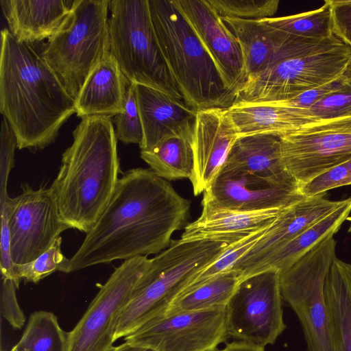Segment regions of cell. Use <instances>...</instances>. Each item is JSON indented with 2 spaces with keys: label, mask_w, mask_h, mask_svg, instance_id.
<instances>
[{
  "label": "cell",
  "mask_w": 351,
  "mask_h": 351,
  "mask_svg": "<svg viewBox=\"0 0 351 351\" xmlns=\"http://www.w3.org/2000/svg\"><path fill=\"white\" fill-rule=\"evenodd\" d=\"M189 208L190 202L150 168L122 173L108 205L69 258L64 272L159 254L170 245Z\"/></svg>",
  "instance_id": "6da1fadb"
},
{
  "label": "cell",
  "mask_w": 351,
  "mask_h": 351,
  "mask_svg": "<svg viewBox=\"0 0 351 351\" xmlns=\"http://www.w3.org/2000/svg\"><path fill=\"white\" fill-rule=\"evenodd\" d=\"M45 43L17 40L1 31L0 112L16 134L18 148L43 149L76 112L75 101L47 62Z\"/></svg>",
  "instance_id": "7a4b0ae2"
},
{
  "label": "cell",
  "mask_w": 351,
  "mask_h": 351,
  "mask_svg": "<svg viewBox=\"0 0 351 351\" xmlns=\"http://www.w3.org/2000/svg\"><path fill=\"white\" fill-rule=\"evenodd\" d=\"M110 118L82 119L51 185L64 221L85 233L104 210L119 179L117 138Z\"/></svg>",
  "instance_id": "3957f363"
},
{
  "label": "cell",
  "mask_w": 351,
  "mask_h": 351,
  "mask_svg": "<svg viewBox=\"0 0 351 351\" xmlns=\"http://www.w3.org/2000/svg\"><path fill=\"white\" fill-rule=\"evenodd\" d=\"M154 32L185 104L195 111L228 108L236 95L172 0H149Z\"/></svg>",
  "instance_id": "277c9868"
},
{
  "label": "cell",
  "mask_w": 351,
  "mask_h": 351,
  "mask_svg": "<svg viewBox=\"0 0 351 351\" xmlns=\"http://www.w3.org/2000/svg\"><path fill=\"white\" fill-rule=\"evenodd\" d=\"M232 243L222 239L173 240L150 258L137 282L134 297L119 317L114 341L163 314L193 277Z\"/></svg>",
  "instance_id": "5b68a950"
},
{
  "label": "cell",
  "mask_w": 351,
  "mask_h": 351,
  "mask_svg": "<svg viewBox=\"0 0 351 351\" xmlns=\"http://www.w3.org/2000/svg\"><path fill=\"white\" fill-rule=\"evenodd\" d=\"M109 53L128 80L183 99L157 40L149 0H110Z\"/></svg>",
  "instance_id": "8992f818"
},
{
  "label": "cell",
  "mask_w": 351,
  "mask_h": 351,
  "mask_svg": "<svg viewBox=\"0 0 351 351\" xmlns=\"http://www.w3.org/2000/svg\"><path fill=\"white\" fill-rule=\"evenodd\" d=\"M109 0H74L63 25L45 43V60L75 100L95 67L109 53Z\"/></svg>",
  "instance_id": "52a82bcc"
},
{
  "label": "cell",
  "mask_w": 351,
  "mask_h": 351,
  "mask_svg": "<svg viewBox=\"0 0 351 351\" xmlns=\"http://www.w3.org/2000/svg\"><path fill=\"white\" fill-rule=\"evenodd\" d=\"M336 243L326 237L280 273L282 300L300 322L308 351H335L324 288Z\"/></svg>",
  "instance_id": "ba28073f"
},
{
  "label": "cell",
  "mask_w": 351,
  "mask_h": 351,
  "mask_svg": "<svg viewBox=\"0 0 351 351\" xmlns=\"http://www.w3.org/2000/svg\"><path fill=\"white\" fill-rule=\"evenodd\" d=\"M351 56L347 45L279 60L250 77L234 103L285 101L341 77Z\"/></svg>",
  "instance_id": "9c48e42d"
},
{
  "label": "cell",
  "mask_w": 351,
  "mask_h": 351,
  "mask_svg": "<svg viewBox=\"0 0 351 351\" xmlns=\"http://www.w3.org/2000/svg\"><path fill=\"white\" fill-rule=\"evenodd\" d=\"M280 272L267 270L240 281L226 306L228 337L264 347L285 329Z\"/></svg>",
  "instance_id": "30bf717a"
},
{
  "label": "cell",
  "mask_w": 351,
  "mask_h": 351,
  "mask_svg": "<svg viewBox=\"0 0 351 351\" xmlns=\"http://www.w3.org/2000/svg\"><path fill=\"white\" fill-rule=\"evenodd\" d=\"M150 258L124 261L101 287L87 310L68 332L67 351H111L119 317L135 295L136 286Z\"/></svg>",
  "instance_id": "8fae6325"
},
{
  "label": "cell",
  "mask_w": 351,
  "mask_h": 351,
  "mask_svg": "<svg viewBox=\"0 0 351 351\" xmlns=\"http://www.w3.org/2000/svg\"><path fill=\"white\" fill-rule=\"evenodd\" d=\"M8 227L11 257L16 265L36 259L70 228L60 215L51 186L34 189L27 184L8 200Z\"/></svg>",
  "instance_id": "7c38bea8"
},
{
  "label": "cell",
  "mask_w": 351,
  "mask_h": 351,
  "mask_svg": "<svg viewBox=\"0 0 351 351\" xmlns=\"http://www.w3.org/2000/svg\"><path fill=\"white\" fill-rule=\"evenodd\" d=\"M228 337L222 307L161 314L124 340L154 351H213Z\"/></svg>",
  "instance_id": "4fadbf2b"
},
{
  "label": "cell",
  "mask_w": 351,
  "mask_h": 351,
  "mask_svg": "<svg viewBox=\"0 0 351 351\" xmlns=\"http://www.w3.org/2000/svg\"><path fill=\"white\" fill-rule=\"evenodd\" d=\"M216 64L226 86L237 97L245 82L237 39L207 0H172Z\"/></svg>",
  "instance_id": "5bb4252c"
},
{
  "label": "cell",
  "mask_w": 351,
  "mask_h": 351,
  "mask_svg": "<svg viewBox=\"0 0 351 351\" xmlns=\"http://www.w3.org/2000/svg\"><path fill=\"white\" fill-rule=\"evenodd\" d=\"M279 138L283 162L298 186L351 158V132H299Z\"/></svg>",
  "instance_id": "9a60e30c"
},
{
  "label": "cell",
  "mask_w": 351,
  "mask_h": 351,
  "mask_svg": "<svg viewBox=\"0 0 351 351\" xmlns=\"http://www.w3.org/2000/svg\"><path fill=\"white\" fill-rule=\"evenodd\" d=\"M239 137L228 108L197 111L193 130V193H204L219 173Z\"/></svg>",
  "instance_id": "2e32d148"
},
{
  "label": "cell",
  "mask_w": 351,
  "mask_h": 351,
  "mask_svg": "<svg viewBox=\"0 0 351 351\" xmlns=\"http://www.w3.org/2000/svg\"><path fill=\"white\" fill-rule=\"evenodd\" d=\"M324 195L304 197L287 208L274 221L257 243L234 265L241 280L269 254L300 232L320 220L343 203Z\"/></svg>",
  "instance_id": "e0dca14e"
},
{
  "label": "cell",
  "mask_w": 351,
  "mask_h": 351,
  "mask_svg": "<svg viewBox=\"0 0 351 351\" xmlns=\"http://www.w3.org/2000/svg\"><path fill=\"white\" fill-rule=\"evenodd\" d=\"M203 193L219 206L243 211L286 208L306 197L298 185H273L243 173H219Z\"/></svg>",
  "instance_id": "ac0fdd59"
},
{
  "label": "cell",
  "mask_w": 351,
  "mask_h": 351,
  "mask_svg": "<svg viewBox=\"0 0 351 351\" xmlns=\"http://www.w3.org/2000/svg\"><path fill=\"white\" fill-rule=\"evenodd\" d=\"M144 138L141 151H149L164 140L193 128L197 111L149 86L134 84Z\"/></svg>",
  "instance_id": "d6986e66"
},
{
  "label": "cell",
  "mask_w": 351,
  "mask_h": 351,
  "mask_svg": "<svg viewBox=\"0 0 351 351\" xmlns=\"http://www.w3.org/2000/svg\"><path fill=\"white\" fill-rule=\"evenodd\" d=\"M219 173H243L273 185H298L283 162L279 136L254 134L239 136Z\"/></svg>",
  "instance_id": "ffe728a7"
},
{
  "label": "cell",
  "mask_w": 351,
  "mask_h": 351,
  "mask_svg": "<svg viewBox=\"0 0 351 351\" xmlns=\"http://www.w3.org/2000/svg\"><path fill=\"white\" fill-rule=\"evenodd\" d=\"M199 217L185 226L180 239H223L234 242L271 224L286 208L254 211L232 210L202 199Z\"/></svg>",
  "instance_id": "44dd1931"
},
{
  "label": "cell",
  "mask_w": 351,
  "mask_h": 351,
  "mask_svg": "<svg viewBox=\"0 0 351 351\" xmlns=\"http://www.w3.org/2000/svg\"><path fill=\"white\" fill-rule=\"evenodd\" d=\"M222 19L240 45L245 82L274 62L287 57L300 38L276 29L261 20Z\"/></svg>",
  "instance_id": "7402d4cb"
},
{
  "label": "cell",
  "mask_w": 351,
  "mask_h": 351,
  "mask_svg": "<svg viewBox=\"0 0 351 351\" xmlns=\"http://www.w3.org/2000/svg\"><path fill=\"white\" fill-rule=\"evenodd\" d=\"M74 0H1L8 29L19 40L41 42L53 36L69 16Z\"/></svg>",
  "instance_id": "603a6c76"
},
{
  "label": "cell",
  "mask_w": 351,
  "mask_h": 351,
  "mask_svg": "<svg viewBox=\"0 0 351 351\" xmlns=\"http://www.w3.org/2000/svg\"><path fill=\"white\" fill-rule=\"evenodd\" d=\"M130 84L115 60L108 53L90 73L75 100L77 116L82 119L112 117L123 112Z\"/></svg>",
  "instance_id": "cb8c5ba5"
},
{
  "label": "cell",
  "mask_w": 351,
  "mask_h": 351,
  "mask_svg": "<svg viewBox=\"0 0 351 351\" xmlns=\"http://www.w3.org/2000/svg\"><path fill=\"white\" fill-rule=\"evenodd\" d=\"M239 136L298 132L317 123L307 110L270 103H235L228 108Z\"/></svg>",
  "instance_id": "d4e9b609"
},
{
  "label": "cell",
  "mask_w": 351,
  "mask_h": 351,
  "mask_svg": "<svg viewBox=\"0 0 351 351\" xmlns=\"http://www.w3.org/2000/svg\"><path fill=\"white\" fill-rule=\"evenodd\" d=\"M350 213L351 197H348L332 212L273 252L247 277L267 270L280 273L287 269L326 237L334 236Z\"/></svg>",
  "instance_id": "484cf974"
},
{
  "label": "cell",
  "mask_w": 351,
  "mask_h": 351,
  "mask_svg": "<svg viewBox=\"0 0 351 351\" xmlns=\"http://www.w3.org/2000/svg\"><path fill=\"white\" fill-rule=\"evenodd\" d=\"M324 290L335 351H351V264L335 257Z\"/></svg>",
  "instance_id": "4316f807"
},
{
  "label": "cell",
  "mask_w": 351,
  "mask_h": 351,
  "mask_svg": "<svg viewBox=\"0 0 351 351\" xmlns=\"http://www.w3.org/2000/svg\"><path fill=\"white\" fill-rule=\"evenodd\" d=\"M193 130L168 138L151 150L141 151V158L157 176L167 181L190 180L194 166Z\"/></svg>",
  "instance_id": "83f0119b"
},
{
  "label": "cell",
  "mask_w": 351,
  "mask_h": 351,
  "mask_svg": "<svg viewBox=\"0 0 351 351\" xmlns=\"http://www.w3.org/2000/svg\"><path fill=\"white\" fill-rule=\"evenodd\" d=\"M240 281L239 276L233 271L217 275L181 293L164 313L226 307Z\"/></svg>",
  "instance_id": "f1b7e54d"
},
{
  "label": "cell",
  "mask_w": 351,
  "mask_h": 351,
  "mask_svg": "<svg viewBox=\"0 0 351 351\" xmlns=\"http://www.w3.org/2000/svg\"><path fill=\"white\" fill-rule=\"evenodd\" d=\"M264 23L292 36L324 40L336 36L332 31L331 7L328 0L316 10L279 17L261 19Z\"/></svg>",
  "instance_id": "f546056e"
},
{
  "label": "cell",
  "mask_w": 351,
  "mask_h": 351,
  "mask_svg": "<svg viewBox=\"0 0 351 351\" xmlns=\"http://www.w3.org/2000/svg\"><path fill=\"white\" fill-rule=\"evenodd\" d=\"M15 346L26 351H67L68 332L61 328L53 313L36 311L29 316L22 337Z\"/></svg>",
  "instance_id": "4dcf8cb0"
},
{
  "label": "cell",
  "mask_w": 351,
  "mask_h": 351,
  "mask_svg": "<svg viewBox=\"0 0 351 351\" xmlns=\"http://www.w3.org/2000/svg\"><path fill=\"white\" fill-rule=\"evenodd\" d=\"M270 225L230 243L215 261L193 277L181 293L199 286L217 275L230 271L237 262L263 237Z\"/></svg>",
  "instance_id": "1f68e13d"
},
{
  "label": "cell",
  "mask_w": 351,
  "mask_h": 351,
  "mask_svg": "<svg viewBox=\"0 0 351 351\" xmlns=\"http://www.w3.org/2000/svg\"><path fill=\"white\" fill-rule=\"evenodd\" d=\"M62 237H58L50 247L34 261L15 265L14 283L17 288L22 279L36 283L55 271L64 272L69 258L61 250Z\"/></svg>",
  "instance_id": "d6a6232c"
},
{
  "label": "cell",
  "mask_w": 351,
  "mask_h": 351,
  "mask_svg": "<svg viewBox=\"0 0 351 351\" xmlns=\"http://www.w3.org/2000/svg\"><path fill=\"white\" fill-rule=\"evenodd\" d=\"M221 18L261 20L271 18L278 10V0H207Z\"/></svg>",
  "instance_id": "836d02e7"
},
{
  "label": "cell",
  "mask_w": 351,
  "mask_h": 351,
  "mask_svg": "<svg viewBox=\"0 0 351 351\" xmlns=\"http://www.w3.org/2000/svg\"><path fill=\"white\" fill-rule=\"evenodd\" d=\"M114 122L117 140L125 144L142 145L144 134L134 84L131 83L127 90L124 111L115 116Z\"/></svg>",
  "instance_id": "e575fe53"
},
{
  "label": "cell",
  "mask_w": 351,
  "mask_h": 351,
  "mask_svg": "<svg viewBox=\"0 0 351 351\" xmlns=\"http://www.w3.org/2000/svg\"><path fill=\"white\" fill-rule=\"evenodd\" d=\"M307 110L317 123L350 115L351 85L343 82Z\"/></svg>",
  "instance_id": "d590c367"
},
{
  "label": "cell",
  "mask_w": 351,
  "mask_h": 351,
  "mask_svg": "<svg viewBox=\"0 0 351 351\" xmlns=\"http://www.w3.org/2000/svg\"><path fill=\"white\" fill-rule=\"evenodd\" d=\"M351 184V158L299 186L306 197L324 195L326 191Z\"/></svg>",
  "instance_id": "8d00e7d4"
},
{
  "label": "cell",
  "mask_w": 351,
  "mask_h": 351,
  "mask_svg": "<svg viewBox=\"0 0 351 351\" xmlns=\"http://www.w3.org/2000/svg\"><path fill=\"white\" fill-rule=\"evenodd\" d=\"M0 138V191H7L8 177L14 163V151L18 147L16 134L4 116H2Z\"/></svg>",
  "instance_id": "74e56055"
},
{
  "label": "cell",
  "mask_w": 351,
  "mask_h": 351,
  "mask_svg": "<svg viewBox=\"0 0 351 351\" xmlns=\"http://www.w3.org/2000/svg\"><path fill=\"white\" fill-rule=\"evenodd\" d=\"M16 288L12 280L1 277V314L14 328L21 329L25 322V316L18 303Z\"/></svg>",
  "instance_id": "f35d334b"
},
{
  "label": "cell",
  "mask_w": 351,
  "mask_h": 351,
  "mask_svg": "<svg viewBox=\"0 0 351 351\" xmlns=\"http://www.w3.org/2000/svg\"><path fill=\"white\" fill-rule=\"evenodd\" d=\"M334 34L351 47V0H328Z\"/></svg>",
  "instance_id": "ab89813d"
},
{
  "label": "cell",
  "mask_w": 351,
  "mask_h": 351,
  "mask_svg": "<svg viewBox=\"0 0 351 351\" xmlns=\"http://www.w3.org/2000/svg\"><path fill=\"white\" fill-rule=\"evenodd\" d=\"M343 83V80L341 77H339L328 84L305 91L290 99L266 103L289 108L308 110L330 93L341 87Z\"/></svg>",
  "instance_id": "60d3db41"
},
{
  "label": "cell",
  "mask_w": 351,
  "mask_h": 351,
  "mask_svg": "<svg viewBox=\"0 0 351 351\" xmlns=\"http://www.w3.org/2000/svg\"><path fill=\"white\" fill-rule=\"evenodd\" d=\"M338 131L351 132V114L342 118L319 121L308 126L303 132Z\"/></svg>",
  "instance_id": "b9f144b4"
},
{
  "label": "cell",
  "mask_w": 351,
  "mask_h": 351,
  "mask_svg": "<svg viewBox=\"0 0 351 351\" xmlns=\"http://www.w3.org/2000/svg\"><path fill=\"white\" fill-rule=\"evenodd\" d=\"M213 351H265L264 347H260L241 341H234L226 343L221 349L215 348Z\"/></svg>",
  "instance_id": "7bdbcfd3"
},
{
  "label": "cell",
  "mask_w": 351,
  "mask_h": 351,
  "mask_svg": "<svg viewBox=\"0 0 351 351\" xmlns=\"http://www.w3.org/2000/svg\"><path fill=\"white\" fill-rule=\"evenodd\" d=\"M111 351H154L151 349L141 346H134L126 342L118 346H114Z\"/></svg>",
  "instance_id": "ee69618b"
},
{
  "label": "cell",
  "mask_w": 351,
  "mask_h": 351,
  "mask_svg": "<svg viewBox=\"0 0 351 351\" xmlns=\"http://www.w3.org/2000/svg\"><path fill=\"white\" fill-rule=\"evenodd\" d=\"M340 77L343 82L351 85V56Z\"/></svg>",
  "instance_id": "f6af8a7d"
},
{
  "label": "cell",
  "mask_w": 351,
  "mask_h": 351,
  "mask_svg": "<svg viewBox=\"0 0 351 351\" xmlns=\"http://www.w3.org/2000/svg\"><path fill=\"white\" fill-rule=\"evenodd\" d=\"M347 220L350 222V226H349V228H348V232H351V215H349V217H348Z\"/></svg>",
  "instance_id": "bcb514c9"
},
{
  "label": "cell",
  "mask_w": 351,
  "mask_h": 351,
  "mask_svg": "<svg viewBox=\"0 0 351 351\" xmlns=\"http://www.w3.org/2000/svg\"><path fill=\"white\" fill-rule=\"evenodd\" d=\"M10 351H26L19 350L15 346Z\"/></svg>",
  "instance_id": "7dc6e473"
}]
</instances>
